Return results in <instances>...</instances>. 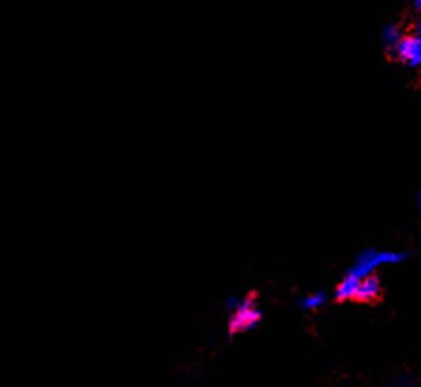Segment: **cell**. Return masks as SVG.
<instances>
[{
	"mask_svg": "<svg viewBox=\"0 0 421 387\" xmlns=\"http://www.w3.org/2000/svg\"><path fill=\"white\" fill-rule=\"evenodd\" d=\"M406 258L404 252H393V250H376V248H367L363 250L357 260L352 265L348 272H352L357 279L369 277L373 275L378 267L382 265H391V263H401Z\"/></svg>",
	"mask_w": 421,
	"mask_h": 387,
	"instance_id": "6da1fadb",
	"label": "cell"
},
{
	"mask_svg": "<svg viewBox=\"0 0 421 387\" xmlns=\"http://www.w3.org/2000/svg\"><path fill=\"white\" fill-rule=\"evenodd\" d=\"M228 307L231 309V318H229V333L231 335L248 331L262 320V310L256 307L254 297L229 299Z\"/></svg>",
	"mask_w": 421,
	"mask_h": 387,
	"instance_id": "7a4b0ae2",
	"label": "cell"
},
{
	"mask_svg": "<svg viewBox=\"0 0 421 387\" xmlns=\"http://www.w3.org/2000/svg\"><path fill=\"white\" fill-rule=\"evenodd\" d=\"M393 51L404 64H408L412 68L421 66V38L403 36Z\"/></svg>",
	"mask_w": 421,
	"mask_h": 387,
	"instance_id": "3957f363",
	"label": "cell"
},
{
	"mask_svg": "<svg viewBox=\"0 0 421 387\" xmlns=\"http://www.w3.org/2000/svg\"><path fill=\"white\" fill-rule=\"evenodd\" d=\"M380 290H382V284H380V280L373 275H369V277H363L359 280V286H357V293H355V299L357 301H374L376 297L380 295Z\"/></svg>",
	"mask_w": 421,
	"mask_h": 387,
	"instance_id": "277c9868",
	"label": "cell"
},
{
	"mask_svg": "<svg viewBox=\"0 0 421 387\" xmlns=\"http://www.w3.org/2000/svg\"><path fill=\"white\" fill-rule=\"evenodd\" d=\"M359 280L357 277H354L352 272H348L343 280H341V284L337 286V290H335V295H337L338 301H348V299H355V293H357V286H359Z\"/></svg>",
	"mask_w": 421,
	"mask_h": 387,
	"instance_id": "5b68a950",
	"label": "cell"
},
{
	"mask_svg": "<svg viewBox=\"0 0 421 387\" xmlns=\"http://www.w3.org/2000/svg\"><path fill=\"white\" fill-rule=\"evenodd\" d=\"M325 293L324 291H314V293H308V295H305L303 299H301L299 307L305 310H316L320 309L322 305H325Z\"/></svg>",
	"mask_w": 421,
	"mask_h": 387,
	"instance_id": "8992f818",
	"label": "cell"
},
{
	"mask_svg": "<svg viewBox=\"0 0 421 387\" xmlns=\"http://www.w3.org/2000/svg\"><path fill=\"white\" fill-rule=\"evenodd\" d=\"M401 32H399V29L395 27V24H387L384 29V32H382V40H384V43L387 45V48L393 51V49L397 48V43L401 42Z\"/></svg>",
	"mask_w": 421,
	"mask_h": 387,
	"instance_id": "52a82bcc",
	"label": "cell"
},
{
	"mask_svg": "<svg viewBox=\"0 0 421 387\" xmlns=\"http://www.w3.org/2000/svg\"><path fill=\"white\" fill-rule=\"evenodd\" d=\"M391 387H418V386H415V381L412 380V378H408V376H401V378H395V380H393Z\"/></svg>",
	"mask_w": 421,
	"mask_h": 387,
	"instance_id": "ba28073f",
	"label": "cell"
},
{
	"mask_svg": "<svg viewBox=\"0 0 421 387\" xmlns=\"http://www.w3.org/2000/svg\"><path fill=\"white\" fill-rule=\"evenodd\" d=\"M415 36L421 38V19H420V23L415 24Z\"/></svg>",
	"mask_w": 421,
	"mask_h": 387,
	"instance_id": "9c48e42d",
	"label": "cell"
},
{
	"mask_svg": "<svg viewBox=\"0 0 421 387\" xmlns=\"http://www.w3.org/2000/svg\"><path fill=\"white\" fill-rule=\"evenodd\" d=\"M414 4H415V8H418V10L421 12V0H414Z\"/></svg>",
	"mask_w": 421,
	"mask_h": 387,
	"instance_id": "30bf717a",
	"label": "cell"
},
{
	"mask_svg": "<svg viewBox=\"0 0 421 387\" xmlns=\"http://www.w3.org/2000/svg\"><path fill=\"white\" fill-rule=\"evenodd\" d=\"M418 203H420V209H421V192H420V200H418Z\"/></svg>",
	"mask_w": 421,
	"mask_h": 387,
	"instance_id": "8fae6325",
	"label": "cell"
}]
</instances>
